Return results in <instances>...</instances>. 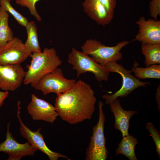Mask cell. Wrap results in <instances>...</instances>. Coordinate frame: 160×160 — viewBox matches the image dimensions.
<instances>
[{"instance_id":"1","label":"cell","mask_w":160,"mask_h":160,"mask_svg":"<svg viewBox=\"0 0 160 160\" xmlns=\"http://www.w3.org/2000/svg\"><path fill=\"white\" fill-rule=\"evenodd\" d=\"M96 102L91 87L80 80L68 90L57 95L55 107L63 120L73 125L90 119Z\"/></svg>"},{"instance_id":"2","label":"cell","mask_w":160,"mask_h":160,"mask_svg":"<svg viewBox=\"0 0 160 160\" xmlns=\"http://www.w3.org/2000/svg\"><path fill=\"white\" fill-rule=\"evenodd\" d=\"M31 60L27 65L23 83L30 84L33 87L41 78L46 74L51 72L62 63V61L54 48H45L42 52L31 53Z\"/></svg>"},{"instance_id":"3","label":"cell","mask_w":160,"mask_h":160,"mask_svg":"<svg viewBox=\"0 0 160 160\" xmlns=\"http://www.w3.org/2000/svg\"><path fill=\"white\" fill-rule=\"evenodd\" d=\"M131 41H123L113 47L103 44L96 39H87L81 47L82 52L89 55L100 65L109 62L117 61L123 57L120 51L122 49Z\"/></svg>"},{"instance_id":"4","label":"cell","mask_w":160,"mask_h":160,"mask_svg":"<svg viewBox=\"0 0 160 160\" xmlns=\"http://www.w3.org/2000/svg\"><path fill=\"white\" fill-rule=\"evenodd\" d=\"M107 71L114 72L119 74L122 79L121 87L119 90L111 95H104L103 98L105 100V104L109 105L119 97H124L128 95L133 90L140 87H145L150 83L142 82L132 74V71L125 68L124 66L116 62H109L101 65Z\"/></svg>"},{"instance_id":"5","label":"cell","mask_w":160,"mask_h":160,"mask_svg":"<svg viewBox=\"0 0 160 160\" xmlns=\"http://www.w3.org/2000/svg\"><path fill=\"white\" fill-rule=\"evenodd\" d=\"M103 105L102 102H99L98 121L92 128V135L85 153L86 160H106L108 156L104 132L105 118Z\"/></svg>"},{"instance_id":"6","label":"cell","mask_w":160,"mask_h":160,"mask_svg":"<svg viewBox=\"0 0 160 160\" xmlns=\"http://www.w3.org/2000/svg\"><path fill=\"white\" fill-rule=\"evenodd\" d=\"M68 62L76 71L77 78L82 74L89 72L93 74L99 82L108 80L109 73L89 55L73 48L68 54Z\"/></svg>"},{"instance_id":"7","label":"cell","mask_w":160,"mask_h":160,"mask_svg":"<svg viewBox=\"0 0 160 160\" xmlns=\"http://www.w3.org/2000/svg\"><path fill=\"white\" fill-rule=\"evenodd\" d=\"M76 82V79L66 78L62 69L57 68L42 77L33 88L45 95L51 93L57 95L68 90Z\"/></svg>"},{"instance_id":"8","label":"cell","mask_w":160,"mask_h":160,"mask_svg":"<svg viewBox=\"0 0 160 160\" xmlns=\"http://www.w3.org/2000/svg\"><path fill=\"white\" fill-rule=\"evenodd\" d=\"M20 101L17 103V116L20 124L19 129L21 135L31 145L46 154L50 160H57L59 158L70 160L67 156L52 151L48 147L44 141L43 134L40 133L41 128H39L36 131H33L25 124L20 116Z\"/></svg>"},{"instance_id":"9","label":"cell","mask_w":160,"mask_h":160,"mask_svg":"<svg viewBox=\"0 0 160 160\" xmlns=\"http://www.w3.org/2000/svg\"><path fill=\"white\" fill-rule=\"evenodd\" d=\"M31 54L21 40L14 37L6 44L0 47V65L20 64Z\"/></svg>"},{"instance_id":"10","label":"cell","mask_w":160,"mask_h":160,"mask_svg":"<svg viewBox=\"0 0 160 160\" xmlns=\"http://www.w3.org/2000/svg\"><path fill=\"white\" fill-rule=\"evenodd\" d=\"M10 123L7 125L5 140L0 143V152L9 156L8 160H20L24 156H33L38 150L27 142L24 144L18 142L9 131Z\"/></svg>"},{"instance_id":"11","label":"cell","mask_w":160,"mask_h":160,"mask_svg":"<svg viewBox=\"0 0 160 160\" xmlns=\"http://www.w3.org/2000/svg\"><path fill=\"white\" fill-rule=\"evenodd\" d=\"M26 72L20 64L0 65V88L13 91L23 83Z\"/></svg>"},{"instance_id":"12","label":"cell","mask_w":160,"mask_h":160,"mask_svg":"<svg viewBox=\"0 0 160 160\" xmlns=\"http://www.w3.org/2000/svg\"><path fill=\"white\" fill-rule=\"evenodd\" d=\"M27 110L33 121L41 120L53 124L58 116L55 106L33 94L31 95V100Z\"/></svg>"},{"instance_id":"13","label":"cell","mask_w":160,"mask_h":160,"mask_svg":"<svg viewBox=\"0 0 160 160\" xmlns=\"http://www.w3.org/2000/svg\"><path fill=\"white\" fill-rule=\"evenodd\" d=\"M139 26L138 32L134 41L153 44H160V21L143 17L136 22Z\"/></svg>"},{"instance_id":"14","label":"cell","mask_w":160,"mask_h":160,"mask_svg":"<svg viewBox=\"0 0 160 160\" xmlns=\"http://www.w3.org/2000/svg\"><path fill=\"white\" fill-rule=\"evenodd\" d=\"M82 5L84 12L99 25L108 24L113 18L99 0H84Z\"/></svg>"},{"instance_id":"15","label":"cell","mask_w":160,"mask_h":160,"mask_svg":"<svg viewBox=\"0 0 160 160\" xmlns=\"http://www.w3.org/2000/svg\"><path fill=\"white\" fill-rule=\"evenodd\" d=\"M111 111L115 118V129L120 131L122 137L129 135V121L131 118L138 113L137 111H125L122 108L119 100L117 98L109 104Z\"/></svg>"},{"instance_id":"16","label":"cell","mask_w":160,"mask_h":160,"mask_svg":"<svg viewBox=\"0 0 160 160\" xmlns=\"http://www.w3.org/2000/svg\"><path fill=\"white\" fill-rule=\"evenodd\" d=\"M138 143L137 139L131 135L123 137L118 147L115 150V155L122 154L130 160H137L135 153L136 145Z\"/></svg>"},{"instance_id":"17","label":"cell","mask_w":160,"mask_h":160,"mask_svg":"<svg viewBox=\"0 0 160 160\" xmlns=\"http://www.w3.org/2000/svg\"><path fill=\"white\" fill-rule=\"evenodd\" d=\"M25 28L27 34V39L24 43L26 48L31 54L41 52L35 22L33 21L28 22Z\"/></svg>"},{"instance_id":"18","label":"cell","mask_w":160,"mask_h":160,"mask_svg":"<svg viewBox=\"0 0 160 160\" xmlns=\"http://www.w3.org/2000/svg\"><path fill=\"white\" fill-rule=\"evenodd\" d=\"M141 50L145 57L146 67L160 64V44L142 43Z\"/></svg>"},{"instance_id":"19","label":"cell","mask_w":160,"mask_h":160,"mask_svg":"<svg viewBox=\"0 0 160 160\" xmlns=\"http://www.w3.org/2000/svg\"><path fill=\"white\" fill-rule=\"evenodd\" d=\"M8 12L0 6V46H3L14 38L13 32L9 26Z\"/></svg>"},{"instance_id":"20","label":"cell","mask_w":160,"mask_h":160,"mask_svg":"<svg viewBox=\"0 0 160 160\" xmlns=\"http://www.w3.org/2000/svg\"><path fill=\"white\" fill-rule=\"evenodd\" d=\"M131 71L135 76L139 79H160V64H154L146 68H143L136 66L135 64Z\"/></svg>"},{"instance_id":"21","label":"cell","mask_w":160,"mask_h":160,"mask_svg":"<svg viewBox=\"0 0 160 160\" xmlns=\"http://www.w3.org/2000/svg\"><path fill=\"white\" fill-rule=\"evenodd\" d=\"M0 6L11 14L18 23L25 27L29 22L28 19L15 10L10 3V0H0Z\"/></svg>"},{"instance_id":"22","label":"cell","mask_w":160,"mask_h":160,"mask_svg":"<svg viewBox=\"0 0 160 160\" xmlns=\"http://www.w3.org/2000/svg\"><path fill=\"white\" fill-rule=\"evenodd\" d=\"M40 0H16V3L21 6L27 8L31 14L39 21L42 19L37 12L35 7L36 3Z\"/></svg>"},{"instance_id":"23","label":"cell","mask_w":160,"mask_h":160,"mask_svg":"<svg viewBox=\"0 0 160 160\" xmlns=\"http://www.w3.org/2000/svg\"><path fill=\"white\" fill-rule=\"evenodd\" d=\"M146 129L148 131L152 137L156 147V151L160 159V135L159 132L156 128L154 124L148 122L146 125Z\"/></svg>"},{"instance_id":"24","label":"cell","mask_w":160,"mask_h":160,"mask_svg":"<svg viewBox=\"0 0 160 160\" xmlns=\"http://www.w3.org/2000/svg\"><path fill=\"white\" fill-rule=\"evenodd\" d=\"M149 10L151 17L157 20L160 15V0H152L149 4Z\"/></svg>"},{"instance_id":"25","label":"cell","mask_w":160,"mask_h":160,"mask_svg":"<svg viewBox=\"0 0 160 160\" xmlns=\"http://www.w3.org/2000/svg\"><path fill=\"white\" fill-rule=\"evenodd\" d=\"M109 13L113 17L116 4V0H99Z\"/></svg>"},{"instance_id":"26","label":"cell","mask_w":160,"mask_h":160,"mask_svg":"<svg viewBox=\"0 0 160 160\" xmlns=\"http://www.w3.org/2000/svg\"><path fill=\"white\" fill-rule=\"evenodd\" d=\"M8 91H1L0 90V109L3 105L4 101L9 96Z\"/></svg>"},{"instance_id":"27","label":"cell","mask_w":160,"mask_h":160,"mask_svg":"<svg viewBox=\"0 0 160 160\" xmlns=\"http://www.w3.org/2000/svg\"><path fill=\"white\" fill-rule=\"evenodd\" d=\"M155 100L158 105L157 108L159 111H160V87L159 84L156 90L155 94Z\"/></svg>"},{"instance_id":"28","label":"cell","mask_w":160,"mask_h":160,"mask_svg":"<svg viewBox=\"0 0 160 160\" xmlns=\"http://www.w3.org/2000/svg\"></svg>"}]
</instances>
